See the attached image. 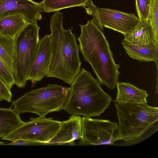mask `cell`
<instances>
[{"label": "cell", "instance_id": "cell-1", "mask_svg": "<svg viewBox=\"0 0 158 158\" xmlns=\"http://www.w3.org/2000/svg\"><path fill=\"white\" fill-rule=\"evenodd\" d=\"M80 25L77 40L84 61L90 64L100 84L114 89L118 82L120 65L115 62L107 40L93 19Z\"/></svg>", "mask_w": 158, "mask_h": 158}, {"label": "cell", "instance_id": "cell-2", "mask_svg": "<svg viewBox=\"0 0 158 158\" xmlns=\"http://www.w3.org/2000/svg\"><path fill=\"white\" fill-rule=\"evenodd\" d=\"M63 14L56 11L50 23L52 55L50 71L47 77L60 79L71 85L81 70L79 48L72 28L63 26Z\"/></svg>", "mask_w": 158, "mask_h": 158}, {"label": "cell", "instance_id": "cell-3", "mask_svg": "<svg viewBox=\"0 0 158 158\" xmlns=\"http://www.w3.org/2000/svg\"><path fill=\"white\" fill-rule=\"evenodd\" d=\"M63 110L72 115L91 118L100 116L109 107L111 96L102 88L98 80L82 69L70 85Z\"/></svg>", "mask_w": 158, "mask_h": 158}, {"label": "cell", "instance_id": "cell-4", "mask_svg": "<svg viewBox=\"0 0 158 158\" xmlns=\"http://www.w3.org/2000/svg\"><path fill=\"white\" fill-rule=\"evenodd\" d=\"M118 122L119 140L134 143L152 129L158 121V108L147 103L137 104L114 101Z\"/></svg>", "mask_w": 158, "mask_h": 158}, {"label": "cell", "instance_id": "cell-5", "mask_svg": "<svg viewBox=\"0 0 158 158\" xmlns=\"http://www.w3.org/2000/svg\"><path fill=\"white\" fill-rule=\"evenodd\" d=\"M70 87L48 84L44 87L31 90L14 100L13 108L19 114L31 113L39 117L63 109L67 101Z\"/></svg>", "mask_w": 158, "mask_h": 158}, {"label": "cell", "instance_id": "cell-6", "mask_svg": "<svg viewBox=\"0 0 158 158\" xmlns=\"http://www.w3.org/2000/svg\"><path fill=\"white\" fill-rule=\"evenodd\" d=\"M40 27L36 23H29L15 38L13 65L15 85L24 88L29 72L39 47Z\"/></svg>", "mask_w": 158, "mask_h": 158}, {"label": "cell", "instance_id": "cell-7", "mask_svg": "<svg viewBox=\"0 0 158 158\" xmlns=\"http://www.w3.org/2000/svg\"><path fill=\"white\" fill-rule=\"evenodd\" d=\"M61 122L52 118L39 117L31 118L30 120L22 123L2 139L13 141L25 139L49 145L48 143L54 136L60 126Z\"/></svg>", "mask_w": 158, "mask_h": 158}, {"label": "cell", "instance_id": "cell-8", "mask_svg": "<svg viewBox=\"0 0 158 158\" xmlns=\"http://www.w3.org/2000/svg\"><path fill=\"white\" fill-rule=\"evenodd\" d=\"M82 134L79 143L81 145H115L119 140L118 125L108 120L81 118Z\"/></svg>", "mask_w": 158, "mask_h": 158}, {"label": "cell", "instance_id": "cell-9", "mask_svg": "<svg viewBox=\"0 0 158 158\" xmlns=\"http://www.w3.org/2000/svg\"><path fill=\"white\" fill-rule=\"evenodd\" d=\"M98 10L103 27L120 33L124 36L132 32L142 22L133 14L106 8H98Z\"/></svg>", "mask_w": 158, "mask_h": 158}, {"label": "cell", "instance_id": "cell-10", "mask_svg": "<svg viewBox=\"0 0 158 158\" xmlns=\"http://www.w3.org/2000/svg\"><path fill=\"white\" fill-rule=\"evenodd\" d=\"M52 55L51 38L50 35H45L40 40L37 51L28 75L27 80L31 82L32 87L48 74Z\"/></svg>", "mask_w": 158, "mask_h": 158}, {"label": "cell", "instance_id": "cell-11", "mask_svg": "<svg viewBox=\"0 0 158 158\" xmlns=\"http://www.w3.org/2000/svg\"><path fill=\"white\" fill-rule=\"evenodd\" d=\"M44 11L40 3L32 0H0V19L6 16L21 14L28 23H36Z\"/></svg>", "mask_w": 158, "mask_h": 158}, {"label": "cell", "instance_id": "cell-12", "mask_svg": "<svg viewBox=\"0 0 158 158\" xmlns=\"http://www.w3.org/2000/svg\"><path fill=\"white\" fill-rule=\"evenodd\" d=\"M82 134L81 118L72 115L67 120L61 122L58 130L49 141V145H62L80 139Z\"/></svg>", "mask_w": 158, "mask_h": 158}, {"label": "cell", "instance_id": "cell-13", "mask_svg": "<svg viewBox=\"0 0 158 158\" xmlns=\"http://www.w3.org/2000/svg\"><path fill=\"white\" fill-rule=\"evenodd\" d=\"M121 43L130 58L140 61H154L157 68L158 44L155 42L136 44L122 41Z\"/></svg>", "mask_w": 158, "mask_h": 158}, {"label": "cell", "instance_id": "cell-14", "mask_svg": "<svg viewBox=\"0 0 158 158\" xmlns=\"http://www.w3.org/2000/svg\"><path fill=\"white\" fill-rule=\"evenodd\" d=\"M117 93L115 101L120 103L140 104L147 103V91L127 82L116 84Z\"/></svg>", "mask_w": 158, "mask_h": 158}, {"label": "cell", "instance_id": "cell-15", "mask_svg": "<svg viewBox=\"0 0 158 158\" xmlns=\"http://www.w3.org/2000/svg\"><path fill=\"white\" fill-rule=\"evenodd\" d=\"M28 23L21 14L6 16L0 19V34L15 38Z\"/></svg>", "mask_w": 158, "mask_h": 158}, {"label": "cell", "instance_id": "cell-16", "mask_svg": "<svg viewBox=\"0 0 158 158\" xmlns=\"http://www.w3.org/2000/svg\"><path fill=\"white\" fill-rule=\"evenodd\" d=\"M23 123L14 108H0V138L7 135Z\"/></svg>", "mask_w": 158, "mask_h": 158}, {"label": "cell", "instance_id": "cell-17", "mask_svg": "<svg viewBox=\"0 0 158 158\" xmlns=\"http://www.w3.org/2000/svg\"><path fill=\"white\" fill-rule=\"evenodd\" d=\"M122 41L136 44L155 42L152 29L148 22L142 21L132 32L124 36Z\"/></svg>", "mask_w": 158, "mask_h": 158}, {"label": "cell", "instance_id": "cell-18", "mask_svg": "<svg viewBox=\"0 0 158 158\" xmlns=\"http://www.w3.org/2000/svg\"><path fill=\"white\" fill-rule=\"evenodd\" d=\"M15 52V38L7 37L0 34V58L13 74Z\"/></svg>", "mask_w": 158, "mask_h": 158}, {"label": "cell", "instance_id": "cell-19", "mask_svg": "<svg viewBox=\"0 0 158 158\" xmlns=\"http://www.w3.org/2000/svg\"><path fill=\"white\" fill-rule=\"evenodd\" d=\"M89 0H43L40 3L44 11L50 12L59 11L66 8L75 6L84 7Z\"/></svg>", "mask_w": 158, "mask_h": 158}, {"label": "cell", "instance_id": "cell-20", "mask_svg": "<svg viewBox=\"0 0 158 158\" xmlns=\"http://www.w3.org/2000/svg\"><path fill=\"white\" fill-rule=\"evenodd\" d=\"M147 21L152 28L154 41L158 44V0H150L149 13Z\"/></svg>", "mask_w": 158, "mask_h": 158}, {"label": "cell", "instance_id": "cell-21", "mask_svg": "<svg viewBox=\"0 0 158 158\" xmlns=\"http://www.w3.org/2000/svg\"><path fill=\"white\" fill-rule=\"evenodd\" d=\"M0 77L10 89L15 85V80L13 73L0 58Z\"/></svg>", "mask_w": 158, "mask_h": 158}, {"label": "cell", "instance_id": "cell-22", "mask_svg": "<svg viewBox=\"0 0 158 158\" xmlns=\"http://www.w3.org/2000/svg\"><path fill=\"white\" fill-rule=\"evenodd\" d=\"M138 17L142 21L147 20L150 9V0H135Z\"/></svg>", "mask_w": 158, "mask_h": 158}, {"label": "cell", "instance_id": "cell-23", "mask_svg": "<svg viewBox=\"0 0 158 158\" xmlns=\"http://www.w3.org/2000/svg\"><path fill=\"white\" fill-rule=\"evenodd\" d=\"M84 8L88 14L92 15L93 20L96 25L103 31L104 27L102 25L99 19L98 10V7L93 4L91 0H89L85 3Z\"/></svg>", "mask_w": 158, "mask_h": 158}, {"label": "cell", "instance_id": "cell-24", "mask_svg": "<svg viewBox=\"0 0 158 158\" xmlns=\"http://www.w3.org/2000/svg\"><path fill=\"white\" fill-rule=\"evenodd\" d=\"M10 89L0 77V102L4 100L10 102H12Z\"/></svg>", "mask_w": 158, "mask_h": 158}, {"label": "cell", "instance_id": "cell-25", "mask_svg": "<svg viewBox=\"0 0 158 158\" xmlns=\"http://www.w3.org/2000/svg\"><path fill=\"white\" fill-rule=\"evenodd\" d=\"M47 144L40 142L34 140L25 139H17L10 142L5 143L3 145H46Z\"/></svg>", "mask_w": 158, "mask_h": 158}]
</instances>
